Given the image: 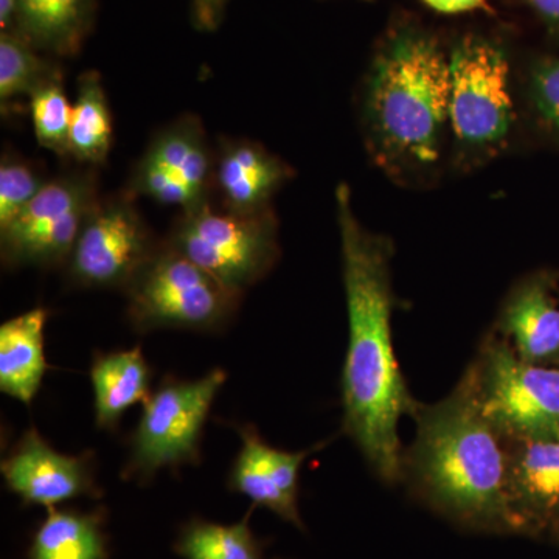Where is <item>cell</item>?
I'll return each mask as SVG.
<instances>
[{"mask_svg":"<svg viewBox=\"0 0 559 559\" xmlns=\"http://www.w3.org/2000/svg\"><path fill=\"white\" fill-rule=\"evenodd\" d=\"M498 334L521 359L559 367V308L546 278H528L514 288L500 312Z\"/></svg>","mask_w":559,"mask_h":559,"instance_id":"2e32d148","label":"cell"},{"mask_svg":"<svg viewBox=\"0 0 559 559\" xmlns=\"http://www.w3.org/2000/svg\"><path fill=\"white\" fill-rule=\"evenodd\" d=\"M451 70L437 44L404 33L382 50L367 87V121L382 156L428 167L450 121Z\"/></svg>","mask_w":559,"mask_h":559,"instance_id":"3957f363","label":"cell"},{"mask_svg":"<svg viewBox=\"0 0 559 559\" xmlns=\"http://www.w3.org/2000/svg\"><path fill=\"white\" fill-rule=\"evenodd\" d=\"M450 123L469 148H495L509 135L513 105L509 61L485 40L460 44L450 60Z\"/></svg>","mask_w":559,"mask_h":559,"instance_id":"9c48e42d","label":"cell"},{"mask_svg":"<svg viewBox=\"0 0 559 559\" xmlns=\"http://www.w3.org/2000/svg\"><path fill=\"white\" fill-rule=\"evenodd\" d=\"M0 471L7 487L25 506L49 510L68 500L102 495L92 454H61L35 428L22 433L0 463Z\"/></svg>","mask_w":559,"mask_h":559,"instance_id":"7c38bea8","label":"cell"},{"mask_svg":"<svg viewBox=\"0 0 559 559\" xmlns=\"http://www.w3.org/2000/svg\"><path fill=\"white\" fill-rule=\"evenodd\" d=\"M215 159L204 128L194 117H183L160 131L150 143L134 175V193L183 212L210 201Z\"/></svg>","mask_w":559,"mask_h":559,"instance_id":"8fae6325","label":"cell"},{"mask_svg":"<svg viewBox=\"0 0 559 559\" xmlns=\"http://www.w3.org/2000/svg\"><path fill=\"white\" fill-rule=\"evenodd\" d=\"M33 131L44 148L69 156L72 103L62 90L61 80L39 87L31 97Z\"/></svg>","mask_w":559,"mask_h":559,"instance_id":"cb8c5ba5","label":"cell"},{"mask_svg":"<svg viewBox=\"0 0 559 559\" xmlns=\"http://www.w3.org/2000/svg\"><path fill=\"white\" fill-rule=\"evenodd\" d=\"M167 242L242 296L277 261V221L270 210L238 215L207 201L182 212Z\"/></svg>","mask_w":559,"mask_h":559,"instance_id":"52a82bcc","label":"cell"},{"mask_svg":"<svg viewBox=\"0 0 559 559\" xmlns=\"http://www.w3.org/2000/svg\"><path fill=\"white\" fill-rule=\"evenodd\" d=\"M47 180L27 162L3 157L0 164V230L31 205Z\"/></svg>","mask_w":559,"mask_h":559,"instance_id":"d4e9b609","label":"cell"},{"mask_svg":"<svg viewBox=\"0 0 559 559\" xmlns=\"http://www.w3.org/2000/svg\"><path fill=\"white\" fill-rule=\"evenodd\" d=\"M175 550L182 559H266L249 514L235 524L191 520L180 528Z\"/></svg>","mask_w":559,"mask_h":559,"instance_id":"7402d4cb","label":"cell"},{"mask_svg":"<svg viewBox=\"0 0 559 559\" xmlns=\"http://www.w3.org/2000/svg\"><path fill=\"white\" fill-rule=\"evenodd\" d=\"M159 245L130 200L98 202L66 271L81 288L124 289Z\"/></svg>","mask_w":559,"mask_h":559,"instance_id":"30bf717a","label":"cell"},{"mask_svg":"<svg viewBox=\"0 0 559 559\" xmlns=\"http://www.w3.org/2000/svg\"><path fill=\"white\" fill-rule=\"evenodd\" d=\"M112 135V116L100 76L84 73L72 105L69 156L80 164L100 165L108 159Z\"/></svg>","mask_w":559,"mask_h":559,"instance_id":"44dd1931","label":"cell"},{"mask_svg":"<svg viewBox=\"0 0 559 559\" xmlns=\"http://www.w3.org/2000/svg\"><path fill=\"white\" fill-rule=\"evenodd\" d=\"M342 271L348 311V347L342 370V429L382 481H403L401 418L418 404L395 356L392 336V249L371 235L353 213L349 191L336 193Z\"/></svg>","mask_w":559,"mask_h":559,"instance_id":"6da1fadb","label":"cell"},{"mask_svg":"<svg viewBox=\"0 0 559 559\" xmlns=\"http://www.w3.org/2000/svg\"><path fill=\"white\" fill-rule=\"evenodd\" d=\"M289 176L282 160L248 140H229L215 160L213 187L223 210L238 215L267 210L272 194Z\"/></svg>","mask_w":559,"mask_h":559,"instance_id":"9a60e30c","label":"cell"},{"mask_svg":"<svg viewBox=\"0 0 559 559\" xmlns=\"http://www.w3.org/2000/svg\"><path fill=\"white\" fill-rule=\"evenodd\" d=\"M241 448L231 463L227 487L264 507L294 527L304 530L299 511L300 468L318 448L299 452L277 450L261 439L252 425H234Z\"/></svg>","mask_w":559,"mask_h":559,"instance_id":"4fadbf2b","label":"cell"},{"mask_svg":"<svg viewBox=\"0 0 559 559\" xmlns=\"http://www.w3.org/2000/svg\"><path fill=\"white\" fill-rule=\"evenodd\" d=\"M16 3L17 0H0V31L10 32L13 28Z\"/></svg>","mask_w":559,"mask_h":559,"instance_id":"f546056e","label":"cell"},{"mask_svg":"<svg viewBox=\"0 0 559 559\" xmlns=\"http://www.w3.org/2000/svg\"><path fill=\"white\" fill-rule=\"evenodd\" d=\"M554 539L557 540V543H559V532L557 533V535L554 536Z\"/></svg>","mask_w":559,"mask_h":559,"instance_id":"4dcf8cb0","label":"cell"},{"mask_svg":"<svg viewBox=\"0 0 559 559\" xmlns=\"http://www.w3.org/2000/svg\"><path fill=\"white\" fill-rule=\"evenodd\" d=\"M95 0H17L13 28L55 57L79 53L94 21Z\"/></svg>","mask_w":559,"mask_h":559,"instance_id":"ac0fdd59","label":"cell"},{"mask_svg":"<svg viewBox=\"0 0 559 559\" xmlns=\"http://www.w3.org/2000/svg\"><path fill=\"white\" fill-rule=\"evenodd\" d=\"M227 2L229 0H191L194 24L201 31H215L223 20Z\"/></svg>","mask_w":559,"mask_h":559,"instance_id":"4316f807","label":"cell"},{"mask_svg":"<svg viewBox=\"0 0 559 559\" xmlns=\"http://www.w3.org/2000/svg\"><path fill=\"white\" fill-rule=\"evenodd\" d=\"M226 380L219 367L193 381L165 377L143 403L130 440L124 479L148 481L162 469L198 465L204 428Z\"/></svg>","mask_w":559,"mask_h":559,"instance_id":"8992f818","label":"cell"},{"mask_svg":"<svg viewBox=\"0 0 559 559\" xmlns=\"http://www.w3.org/2000/svg\"><path fill=\"white\" fill-rule=\"evenodd\" d=\"M90 374L100 429H116L128 409L150 399L153 371L140 347L97 353Z\"/></svg>","mask_w":559,"mask_h":559,"instance_id":"d6986e66","label":"cell"},{"mask_svg":"<svg viewBox=\"0 0 559 559\" xmlns=\"http://www.w3.org/2000/svg\"><path fill=\"white\" fill-rule=\"evenodd\" d=\"M509 441V502L516 535L559 532V440Z\"/></svg>","mask_w":559,"mask_h":559,"instance_id":"5bb4252c","label":"cell"},{"mask_svg":"<svg viewBox=\"0 0 559 559\" xmlns=\"http://www.w3.org/2000/svg\"><path fill=\"white\" fill-rule=\"evenodd\" d=\"M485 417L507 440H559V367L527 362L489 334L471 364Z\"/></svg>","mask_w":559,"mask_h":559,"instance_id":"5b68a950","label":"cell"},{"mask_svg":"<svg viewBox=\"0 0 559 559\" xmlns=\"http://www.w3.org/2000/svg\"><path fill=\"white\" fill-rule=\"evenodd\" d=\"M430 9L439 13H465L477 9H487V0H423Z\"/></svg>","mask_w":559,"mask_h":559,"instance_id":"83f0119b","label":"cell"},{"mask_svg":"<svg viewBox=\"0 0 559 559\" xmlns=\"http://www.w3.org/2000/svg\"><path fill=\"white\" fill-rule=\"evenodd\" d=\"M544 20L559 24V0H528Z\"/></svg>","mask_w":559,"mask_h":559,"instance_id":"f1b7e54d","label":"cell"},{"mask_svg":"<svg viewBox=\"0 0 559 559\" xmlns=\"http://www.w3.org/2000/svg\"><path fill=\"white\" fill-rule=\"evenodd\" d=\"M102 511L47 510L33 535L28 559H108Z\"/></svg>","mask_w":559,"mask_h":559,"instance_id":"ffe728a7","label":"cell"},{"mask_svg":"<svg viewBox=\"0 0 559 559\" xmlns=\"http://www.w3.org/2000/svg\"><path fill=\"white\" fill-rule=\"evenodd\" d=\"M403 481L466 528L516 535L509 502V441L481 411L468 367L450 395L418 404Z\"/></svg>","mask_w":559,"mask_h":559,"instance_id":"7a4b0ae2","label":"cell"},{"mask_svg":"<svg viewBox=\"0 0 559 559\" xmlns=\"http://www.w3.org/2000/svg\"><path fill=\"white\" fill-rule=\"evenodd\" d=\"M49 311L35 308L0 325V390L32 406L46 378Z\"/></svg>","mask_w":559,"mask_h":559,"instance_id":"e0dca14e","label":"cell"},{"mask_svg":"<svg viewBox=\"0 0 559 559\" xmlns=\"http://www.w3.org/2000/svg\"><path fill=\"white\" fill-rule=\"evenodd\" d=\"M27 39L14 32L0 33V103L32 97L39 87L61 80L58 66L44 58Z\"/></svg>","mask_w":559,"mask_h":559,"instance_id":"603a6c76","label":"cell"},{"mask_svg":"<svg viewBox=\"0 0 559 559\" xmlns=\"http://www.w3.org/2000/svg\"><path fill=\"white\" fill-rule=\"evenodd\" d=\"M123 290L132 329L143 334L164 329L215 333L229 325L242 299L170 242L159 245Z\"/></svg>","mask_w":559,"mask_h":559,"instance_id":"277c9868","label":"cell"},{"mask_svg":"<svg viewBox=\"0 0 559 559\" xmlns=\"http://www.w3.org/2000/svg\"><path fill=\"white\" fill-rule=\"evenodd\" d=\"M532 98L540 117L559 134V60L540 62L533 70Z\"/></svg>","mask_w":559,"mask_h":559,"instance_id":"484cf974","label":"cell"},{"mask_svg":"<svg viewBox=\"0 0 559 559\" xmlns=\"http://www.w3.org/2000/svg\"><path fill=\"white\" fill-rule=\"evenodd\" d=\"M98 202L97 186L90 173L47 180L31 205L0 230L3 263L10 267L66 266Z\"/></svg>","mask_w":559,"mask_h":559,"instance_id":"ba28073f","label":"cell"}]
</instances>
